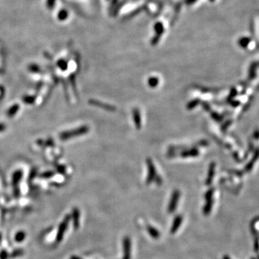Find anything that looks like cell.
<instances>
[{"instance_id": "cell-1", "label": "cell", "mask_w": 259, "mask_h": 259, "mask_svg": "<svg viewBox=\"0 0 259 259\" xmlns=\"http://www.w3.org/2000/svg\"><path fill=\"white\" fill-rule=\"evenodd\" d=\"M89 131V128L87 126H83L82 128H79L75 130H72L67 132H64L60 135V138L61 140H66L70 138L76 137V136H79L84 134L87 133Z\"/></svg>"}, {"instance_id": "cell-2", "label": "cell", "mask_w": 259, "mask_h": 259, "mask_svg": "<svg viewBox=\"0 0 259 259\" xmlns=\"http://www.w3.org/2000/svg\"><path fill=\"white\" fill-rule=\"evenodd\" d=\"M71 217L70 216L69 214H68V215L65 217V218L63 219L62 223L60 224V225H59L58 230V232H57V236H56V241L58 243L61 242V241L62 240L63 236H64L65 232L67 230L68 226H69V224L70 220H71Z\"/></svg>"}, {"instance_id": "cell-3", "label": "cell", "mask_w": 259, "mask_h": 259, "mask_svg": "<svg viewBox=\"0 0 259 259\" xmlns=\"http://www.w3.org/2000/svg\"><path fill=\"white\" fill-rule=\"evenodd\" d=\"M180 195H181V194H180V192L179 190H175L174 192H173L172 195V198L170 199V202L168 207V211L169 213H172V212H174L176 209L178 202H179L180 198Z\"/></svg>"}, {"instance_id": "cell-4", "label": "cell", "mask_w": 259, "mask_h": 259, "mask_svg": "<svg viewBox=\"0 0 259 259\" xmlns=\"http://www.w3.org/2000/svg\"><path fill=\"white\" fill-rule=\"evenodd\" d=\"M147 165H148V176H147V184H150L156 179V172L154 167L152 161L151 159L147 160Z\"/></svg>"}, {"instance_id": "cell-5", "label": "cell", "mask_w": 259, "mask_h": 259, "mask_svg": "<svg viewBox=\"0 0 259 259\" xmlns=\"http://www.w3.org/2000/svg\"><path fill=\"white\" fill-rule=\"evenodd\" d=\"M131 240L129 237H125L123 240V258L122 259H130Z\"/></svg>"}, {"instance_id": "cell-6", "label": "cell", "mask_w": 259, "mask_h": 259, "mask_svg": "<svg viewBox=\"0 0 259 259\" xmlns=\"http://www.w3.org/2000/svg\"><path fill=\"white\" fill-rule=\"evenodd\" d=\"M182 220H183V217H182L181 215H177L175 217L173 221L172 227H171V233L174 234L177 232V230H179V228L181 225Z\"/></svg>"}, {"instance_id": "cell-7", "label": "cell", "mask_w": 259, "mask_h": 259, "mask_svg": "<svg viewBox=\"0 0 259 259\" xmlns=\"http://www.w3.org/2000/svg\"><path fill=\"white\" fill-rule=\"evenodd\" d=\"M79 218H80V212L77 208H74L72 212V219H73L74 227L75 228H78L79 226Z\"/></svg>"}, {"instance_id": "cell-8", "label": "cell", "mask_w": 259, "mask_h": 259, "mask_svg": "<svg viewBox=\"0 0 259 259\" xmlns=\"http://www.w3.org/2000/svg\"><path fill=\"white\" fill-rule=\"evenodd\" d=\"M133 119L134 122H135L136 128L138 129H140L141 127V117H140V111L138 109H134L133 112Z\"/></svg>"}, {"instance_id": "cell-9", "label": "cell", "mask_w": 259, "mask_h": 259, "mask_svg": "<svg viewBox=\"0 0 259 259\" xmlns=\"http://www.w3.org/2000/svg\"><path fill=\"white\" fill-rule=\"evenodd\" d=\"M90 102L91 103V104L93 105H95V106H97V107H102V108H104V109H106V110H108V111H115V107L113 106H111V105H108L107 104H103L102 102H99V101H96V100H91L90 101Z\"/></svg>"}, {"instance_id": "cell-10", "label": "cell", "mask_w": 259, "mask_h": 259, "mask_svg": "<svg viewBox=\"0 0 259 259\" xmlns=\"http://www.w3.org/2000/svg\"><path fill=\"white\" fill-rule=\"evenodd\" d=\"M147 231L151 237L153 239H159L160 238V232L156 228L153 227V226L148 225L147 226Z\"/></svg>"}, {"instance_id": "cell-11", "label": "cell", "mask_w": 259, "mask_h": 259, "mask_svg": "<svg viewBox=\"0 0 259 259\" xmlns=\"http://www.w3.org/2000/svg\"><path fill=\"white\" fill-rule=\"evenodd\" d=\"M199 154V151L197 148L192 149L189 151H185L181 153V155L183 157H189V156H197Z\"/></svg>"}, {"instance_id": "cell-12", "label": "cell", "mask_w": 259, "mask_h": 259, "mask_svg": "<svg viewBox=\"0 0 259 259\" xmlns=\"http://www.w3.org/2000/svg\"><path fill=\"white\" fill-rule=\"evenodd\" d=\"M214 164L212 163L210 166L209 173H208L207 181H206V183H207V184H208V185H209V184L211 183L212 178H213V176H214Z\"/></svg>"}, {"instance_id": "cell-13", "label": "cell", "mask_w": 259, "mask_h": 259, "mask_svg": "<svg viewBox=\"0 0 259 259\" xmlns=\"http://www.w3.org/2000/svg\"><path fill=\"white\" fill-rule=\"evenodd\" d=\"M212 199H210V200H207V202H206L205 204V207H204V210H203L204 214H205V215H208V214H210V212L212 210Z\"/></svg>"}, {"instance_id": "cell-14", "label": "cell", "mask_w": 259, "mask_h": 259, "mask_svg": "<svg viewBox=\"0 0 259 259\" xmlns=\"http://www.w3.org/2000/svg\"><path fill=\"white\" fill-rule=\"evenodd\" d=\"M148 85L151 87H155L158 84H159V80L157 77H151L148 79Z\"/></svg>"}, {"instance_id": "cell-15", "label": "cell", "mask_w": 259, "mask_h": 259, "mask_svg": "<svg viewBox=\"0 0 259 259\" xmlns=\"http://www.w3.org/2000/svg\"><path fill=\"white\" fill-rule=\"evenodd\" d=\"M25 238V233L23 231L18 232L16 234V236H15V240L18 243L22 242V241L24 240V239Z\"/></svg>"}, {"instance_id": "cell-16", "label": "cell", "mask_w": 259, "mask_h": 259, "mask_svg": "<svg viewBox=\"0 0 259 259\" xmlns=\"http://www.w3.org/2000/svg\"><path fill=\"white\" fill-rule=\"evenodd\" d=\"M198 101H199L198 100H195L194 101H192V102H191V104H190V103L189 104L188 108H190V109L194 108L195 106H197V102H198Z\"/></svg>"}, {"instance_id": "cell-17", "label": "cell", "mask_w": 259, "mask_h": 259, "mask_svg": "<svg viewBox=\"0 0 259 259\" xmlns=\"http://www.w3.org/2000/svg\"><path fill=\"white\" fill-rule=\"evenodd\" d=\"M21 255H23V251H20V250H17V251H15L14 253H12V256L13 258H15V257H17V256H19Z\"/></svg>"}, {"instance_id": "cell-18", "label": "cell", "mask_w": 259, "mask_h": 259, "mask_svg": "<svg viewBox=\"0 0 259 259\" xmlns=\"http://www.w3.org/2000/svg\"><path fill=\"white\" fill-rule=\"evenodd\" d=\"M0 257H1L2 259H6L7 258V253L6 251H3L1 253V255H0Z\"/></svg>"}, {"instance_id": "cell-19", "label": "cell", "mask_w": 259, "mask_h": 259, "mask_svg": "<svg viewBox=\"0 0 259 259\" xmlns=\"http://www.w3.org/2000/svg\"><path fill=\"white\" fill-rule=\"evenodd\" d=\"M4 126L0 124V131L2 130H4Z\"/></svg>"}, {"instance_id": "cell-20", "label": "cell", "mask_w": 259, "mask_h": 259, "mask_svg": "<svg viewBox=\"0 0 259 259\" xmlns=\"http://www.w3.org/2000/svg\"><path fill=\"white\" fill-rule=\"evenodd\" d=\"M1 239H2V236H1V235H0V241H1Z\"/></svg>"}]
</instances>
